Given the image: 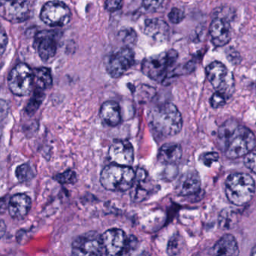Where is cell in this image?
I'll return each mask as SVG.
<instances>
[{
	"label": "cell",
	"mask_w": 256,
	"mask_h": 256,
	"mask_svg": "<svg viewBox=\"0 0 256 256\" xmlns=\"http://www.w3.org/2000/svg\"><path fill=\"white\" fill-rule=\"evenodd\" d=\"M218 138L224 145V154L230 160L241 158L254 150V133L239 125L234 120H228L218 128Z\"/></svg>",
	"instance_id": "cell-1"
},
{
	"label": "cell",
	"mask_w": 256,
	"mask_h": 256,
	"mask_svg": "<svg viewBox=\"0 0 256 256\" xmlns=\"http://www.w3.org/2000/svg\"><path fill=\"white\" fill-rule=\"evenodd\" d=\"M150 126L162 138L176 136L182 130V118L178 108L167 102L152 108L148 115Z\"/></svg>",
	"instance_id": "cell-2"
},
{
	"label": "cell",
	"mask_w": 256,
	"mask_h": 256,
	"mask_svg": "<svg viewBox=\"0 0 256 256\" xmlns=\"http://www.w3.org/2000/svg\"><path fill=\"white\" fill-rule=\"evenodd\" d=\"M256 192L254 179L248 174L234 173L226 181L228 200L236 206H244L252 200Z\"/></svg>",
	"instance_id": "cell-3"
},
{
	"label": "cell",
	"mask_w": 256,
	"mask_h": 256,
	"mask_svg": "<svg viewBox=\"0 0 256 256\" xmlns=\"http://www.w3.org/2000/svg\"><path fill=\"white\" fill-rule=\"evenodd\" d=\"M136 179V172L131 166L113 164L106 166L100 174V182L106 190L112 192L130 190Z\"/></svg>",
	"instance_id": "cell-4"
},
{
	"label": "cell",
	"mask_w": 256,
	"mask_h": 256,
	"mask_svg": "<svg viewBox=\"0 0 256 256\" xmlns=\"http://www.w3.org/2000/svg\"><path fill=\"white\" fill-rule=\"evenodd\" d=\"M178 58V52L174 50L150 56L142 62V71L150 78L162 83L166 80L169 73L172 72Z\"/></svg>",
	"instance_id": "cell-5"
},
{
	"label": "cell",
	"mask_w": 256,
	"mask_h": 256,
	"mask_svg": "<svg viewBox=\"0 0 256 256\" xmlns=\"http://www.w3.org/2000/svg\"><path fill=\"white\" fill-rule=\"evenodd\" d=\"M206 78L216 92L229 98L234 91V78L224 64L214 61L206 66Z\"/></svg>",
	"instance_id": "cell-6"
},
{
	"label": "cell",
	"mask_w": 256,
	"mask_h": 256,
	"mask_svg": "<svg viewBox=\"0 0 256 256\" xmlns=\"http://www.w3.org/2000/svg\"><path fill=\"white\" fill-rule=\"evenodd\" d=\"M34 83V72L29 66L19 64L12 70L8 76V84L14 95L25 96L32 91Z\"/></svg>",
	"instance_id": "cell-7"
},
{
	"label": "cell",
	"mask_w": 256,
	"mask_h": 256,
	"mask_svg": "<svg viewBox=\"0 0 256 256\" xmlns=\"http://www.w3.org/2000/svg\"><path fill=\"white\" fill-rule=\"evenodd\" d=\"M134 64V50L125 46L108 56L106 61V71L110 77L118 78L131 68Z\"/></svg>",
	"instance_id": "cell-8"
},
{
	"label": "cell",
	"mask_w": 256,
	"mask_h": 256,
	"mask_svg": "<svg viewBox=\"0 0 256 256\" xmlns=\"http://www.w3.org/2000/svg\"><path fill=\"white\" fill-rule=\"evenodd\" d=\"M42 20L50 26H64L71 20L70 8L60 1H50L44 4L40 14Z\"/></svg>",
	"instance_id": "cell-9"
},
{
	"label": "cell",
	"mask_w": 256,
	"mask_h": 256,
	"mask_svg": "<svg viewBox=\"0 0 256 256\" xmlns=\"http://www.w3.org/2000/svg\"><path fill=\"white\" fill-rule=\"evenodd\" d=\"M31 6L26 0H0V17L11 23H22L30 16Z\"/></svg>",
	"instance_id": "cell-10"
},
{
	"label": "cell",
	"mask_w": 256,
	"mask_h": 256,
	"mask_svg": "<svg viewBox=\"0 0 256 256\" xmlns=\"http://www.w3.org/2000/svg\"><path fill=\"white\" fill-rule=\"evenodd\" d=\"M72 254L74 256H104L106 254L101 235L95 232L80 235L73 241Z\"/></svg>",
	"instance_id": "cell-11"
},
{
	"label": "cell",
	"mask_w": 256,
	"mask_h": 256,
	"mask_svg": "<svg viewBox=\"0 0 256 256\" xmlns=\"http://www.w3.org/2000/svg\"><path fill=\"white\" fill-rule=\"evenodd\" d=\"M58 34L55 31L44 30L36 36V50L42 60L48 61L54 58L58 50Z\"/></svg>",
	"instance_id": "cell-12"
},
{
	"label": "cell",
	"mask_w": 256,
	"mask_h": 256,
	"mask_svg": "<svg viewBox=\"0 0 256 256\" xmlns=\"http://www.w3.org/2000/svg\"><path fill=\"white\" fill-rule=\"evenodd\" d=\"M104 254L107 256H120L126 242L125 232L120 228H110L101 235Z\"/></svg>",
	"instance_id": "cell-13"
},
{
	"label": "cell",
	"mask_w": 256,
	"mask_h": 256,
	"mask_svg": "<svg viewBox=\"0 0 256 256\" xmlns=\"http://www.w3.org/2000/svg\"><path fill=\"white\" fill-rule=\"evenodd\" d=\"M211 42L216 47H223L232 40V28L227 18L217 16L210 26Z\"/></svg>",
	"instance_id": "cell-14"
},
{
	"label": "cell",
	"mask_w": 256,
	"mask_h": 256,
	"mask_svg": "<svg viewBox=\"0 0 256 256\" xmlns=\"http://www.w3.org/2000/svg\"><path fill=\"white\" fill-rule=\"evenodd\" d=\"M134 156V148L128 140H116L109 148V160L113 164L132 166Z\"/></svg>",
	"instance_id": "cell-15"
},
{
	"label": "cell",
	"mask_w": 256,
	"mask_h": 256,
	"mask_svg": "<svg viewBox=\"0 0 256 256\" xmlns=\"http://www.w3.org/2000/svg\"><path fill=\"white\" fill-rule=\"evenodd\" d=\"M148 173L144 169L138 168L136 172V179L130 188V196L134 202H140L146 200L148 196L156 190L155 186L148 180Z\"/></svg>",
	"instance_id": "cell-16"
},
{
	"label": "cell",
	"mask_w": 256,
	"mask_h": 256,
	"mask_svg": "<svg viewBox=\"0 0 256 256\" xmlns=\"http://www.w3.org/2000/svg\"><path fill=\"white\" fill-rule=\"evenodd\" d=\"M202 181L197 170L185 172L176 182V194L180 196H190L196 194L200 190Z\"/></svg>",
	"instance_id": "cell-17"
},
{
	"label": "cell",
	"mask_w": 256,
	"mask_h": 256,
	"mask_svg": "<svg viewBox=\"0 0 256 256\" xmlns=\"http://www.w3.org/2000/svg\"><path fill=\"white\" fill-rule=\"evenodd\" d=\"M143 32L156 42L162 43L168 40L170 28L162 19H148L144 24Z\"/></svg>",
	"instance_id": "cell-18"
},
{
	"label": "cell",
	"mask_w": 256,
	"mask_h": 256,
	"mask_svg": "<svg viewBox=\"0 0 256 256\" xmlns=\"http://www.w3.org/2000/svg\"><path fill=\"white\" fill-rule=\"evenodd\" d=\"M32 200L24 193L14 194L8 200V210L10 216L16 220H22L30 211Z\"/></svg>",
	"instance_id": "cell-19"
},
{
	"label": "cell",
	"mask_w": 256,
	"mask_h": 256,
	"mask_svg": "<svg viewBox=\"0 0 256 256\" xmlns=\"http://www.w3.org/2000/svg\"><path fill=\"white\" fill-rule=\"evenodd\" d=\"M100 118L109 126H116L121 122V109L114 101L106 102L100 108Z\"/></svg>",
	"instance_id": "cell-20"
},
{
	"label": "cell",
	"mask_w": 256,
	"mask_h": 256,
	"mask_svg": "<svg viewBox=\"0 0 256 256\" xmlns=\"http://www.w3.org/2000/svg\"><path fill=\"white\" fill-rule=\"evenodd\" d=\"M239 247L234 236L224 234L214 245L212 254L215 256H236L239 254Z\"/></svg>",
	"instance_id": "cell-21"
},
{
	"label": "cell",
	"mask_w": 256,
	"mask_h": 256,
	"mask_svg": "<svg viewBox=\"0 0 256 256\" xmlns=\"http://www.w3.org/2000/svg\"><path fill=\"white\" fill-rule=\"evenodd\" d=\"M182 155V148L176 143L164 144L158 151V160L166 164H176Z\"/></svg>",
	"instance_id": "cell-22"
},
{
	"label": "cell",
	"mask_w": 256,
	"mask_h": 256,
	"mask_svg": "<svg viewBox=\"0 0 256 256\" xmlns=\"http://www.w3.org/2000/svg\"><path fill=\"white\" fill-rule=\"evenodd\" d=\"M34 82L38 89L44 90L50 88L53 84V78L50 70L44 67L38 68L34 73Z\"/></svg>",
	"instance_id": "cell-23"
},
{
	"label": "cell",
	"mask_w": 256,
	"mask_h": 256,
	"mask_svg": "<svg viewBox=\"0 0 256 256\" xmlns=\"http://www.w3.org/2000/svg\"><path fill=\"white\" fill-rule=\"evenodd\" d=\"M44 90H42L38 89L37 88L32 95V98L30 100L29 103L26 108V112L28 114L32 115L38 110L40 106L42 103L43 100H44Z\"/></svg>",
	"instance_id": "cell-24"
},
{
	"label": "cell",
	"mask_w": 256,
	"mask_h": 256,
	"mask_svg": "<svg viewBox=\"0 0 256 256\" xmlns=\"http://www.w3.org/2000/svg\"><path fill=\"white\" fill-rule=\"evenodd\" d=\"M16 178L20 182H26L31 180L35 176V172L30 164H22L16 168Z\"/></svg>",
	"instance_id": "cell-25"
},
{
	"label": "cell",
	"mask_w": 256,
	"mask_h": 256,
	"mask_svg": "<svg viewBox=\"0 0 256 256\" xmlns=\"http://www.w3.org/2000/svg\"><path fill=\"white\" fill-rule=\"evenodd\" d=\"M184 246V240L179 234L174 235L168 244V254L170 256H178L181 253Z\"/></svg>",
	"instance_id": "cell-26"
},
{
	"label": "cell",
	"mask_w": 256,
	"mask_h": 256,
	"mask_svg": "<svg viewBox=\"0 0 256 256\" xmlns=\"http://www.w3.org/2000/svg\"><path fill=\"white\" fill-rule=\"evenodd\" d=\"M55 180L61 184H74L77 182V174L72 170H67L62 174H58L54 176Z\"/></svg>",
	"instance_id": "cell-27"
},
{
	"label": "cell",
	"mask_w": 256,
	"mask_h": 256,
	"mask_svg": "<svg viewBox=\"0 0 256 256\" xmlns=\"http://www.w3.org/2000/svg\"><path fill=\"white\" fill-rule=\"evenodd\" d=\"M120 40L126 44H134L137 41V34L133 29H125L118 34Z\"/></svg>",
	"instance_id": "cell-28"
},
{
	"label": "cell",
	"mask_w": 256,
	"mask_h": 256,
	"mask_svg": "<svg viewBox=\"0 0 256 256\" xmlns=\"http://www.w3.org/2000/svg\"><path fill=\"white\" fill-rule=\"evenodd\" d=\"M164 0H142V8L146 12H154L162 6Z\"/></svg>",
	"instance_id": "cell-29"
},
{
	"label": "cell",
	"mask_w": 256,
	"mask_h": 256,
	"mask_svg": "<svg viewBox=\"0 0 256 256\" xmlns=\"http://www.w3.org/2000/svg\"><path fill=\"white\" fill-rule=\"evenodd\" d=\"M218 158H220V156L216 152H204L199 157L200 162L206 167H211L214 163L218 161Z\"/></svg>",
	"instance_id": "cell-30"
},
{
	"label": "cell",
	"mask_w": 256,
	"mask_h": 256,
	"mask_svg": "<svg viewBox=\"0 0 256 256\" xmlns=\"http://www.w3.org/2000/svg\"><path fill=\"white\" fill-rule=\"evenodd\" d=\"M184 18H185V14L184 11L178 8H172L168 14L169 20L174 24H178L182 22Z\"/></svg>",
	"instance_id": "cell-31"
},
{
	"label": "cell",
	"mask_w": 256,
	"mask_h": 256,
	"mask_svg": "<svg viewBox=\"0 0 256 256\" xmlns=\"http://www.w3.org/2000/svg\"><path fill=\"white\" fill-rule=\"evenodd\" d=\"M226 101H227V98L224 96L216 92L211 97L210 102L211 107L212 108H220L226 104Z\"/></svg>",
	"instance_id": "cell-32"
},
{
	"label": "cell",
	"mask_w": 256,
	"mask_h": 256,
	"mask_svg": "<svg viewBox=\"0 0 256 256\" xmlns=\"http://www.w3.org/2000/svg\"><path fill=\"white\" fill-rule=\"evenodd\" d=\"M245 158H244V164L246 167L251 170L252 173H256V152L254 150H252L251 152L247 154L246 155L244 156Z\"/></svg>",
	"instance_id": "cell-33"
},
{
	"label": "cell",
	"mask_w": 256,
	"mask_h": 256,
	"mask_svg": "<svg viewBox=\"0 0 256 256\" xmlns=\"http://www.w3.org/2000/svg\"><path fill=\"white\" fill-rule=\"evenodd\" d=\"M137 238L134 236H131L130 238H127L125 246H124V250H122L121 254H132V252L136 250L138 246Z\"/></svg>",
	"instance_id": "cell-34"
},
{
	"label": "cell",
	"mask_w": 256,
	"mask_h": 256,
	"mask_svg": "<svg viewBox=\"0 0 256 256\" xmlns=\"http://www.w3.org/2000/svg\"><path fill=\"white\" fill-rule=\"evenodd\" d=\"M124 4V0H106V8L110 12H114L120 10Z\"/></svg>",
	"instance_id": "cell-35"
},
{
	"label": "cell",
	"mask_w": 256,
	"mask_h": 256,
	"mask_svg": "<svg viewBox=\"0 0 256 256\" xmlns=\"http://www.w3.org/2000/svg\"><path fill=\"white\" fill-rule=\"evenodd\" d=\"M8 44V36L4 26L0 24V56L4 54Z\"/></svg>",
	"instance_id": "cell-36"
},
{
	"label": "cell",
	"mask_w": 256,
	"mask_h": 256,
	"mask_svg": "<svg viewBox=\"0 0 256 256\" xmlns=\"http://www.w3.org/2000/svg\"><path fill=\"white\" fill-rule=\"evenodd\" d=\"M8 114V104L6 102L0 100V122L5 119Z\"/></svg>",
	"instance_id": "cell-37"
},
{
	"label": "cell",
	"mask_w": 256,
	"mask_h": 256,
	"mask_svg": "<svg viewBox=\"0 0 256 256\" xmlns=\"http://www.w3.org/2000/svg\"><path fill=\"white\" fill-rule=\"evenodd\" d=\"M8 200L6 197L0 198V214H4L8 209Z\"/></svg>",
	"instance_id": "cell-38"
},
{
	"label": "cell",
	"mask_w": 256,
	"mask_h": 256,
	"mask_svg": "<svg viewBox=\"0 0 256 256\" xmlns=\"http://www.w3.org/2000/svg\"><path fill=\"white\" fill-rule=\"evenodd\" d=\"M6 232V224L4 220H0V240L5 235Z\"/></svg>",
	"instance_id": "cell-39"
},
{
	"label": "cell",
	"mask_w": 256,
	"mask_h": 256,
	"mask_svg": "<svg viewBox=\"0 0 256 256\" xmlns=\"http://www.w3.org/2000/svg\"><path fill=\"white\" fill-rule=\"evenodd\" d=\"M251 254H252V256H256V246L253 247L252 252L251 253Z\"/></svg>",
	"instance_id": "cell-40"
},
{
	"label": "cell",
	"mask_w": 256,
	"mask_h": 256,
	"mask_svg": "<svg viewBox=\"0 0 256 256\" xmlns=\"http://www.w3.org/2000/svg\"><path fill=\"white\" fill-rule=\"evenodd\" d=\"M0 138H1V134H0Z\"/></svg>",
	"instance_id": "cell-41"
}]
</instances>
